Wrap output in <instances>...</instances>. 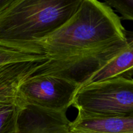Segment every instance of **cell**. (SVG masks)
Listing matches in <instances>:
<instances>
[{"instance_id":"cell-5","label":"cell","mask_w":133,"mask_h":133,"mask_svg":"<svg viewBox=\"0 0 133 133\" xmlns=\"http://www.w3.org/2000/svg\"><path fill=\"white\" fill-rule=\"evenodd\" d=\"M66 112H57L27 105L18 121L19 133H71Z\"/></svg>"},{"instance_id":"cell-10","label":"cell","mask_w":133,"mask_h":133,"mask_svg":"<svg viewBox=\"0 0 133 133\" xmlns=\"http://www.w3.org/2000/svg\"><path fill=\"white\" fill-rule=\"evenodd\" d=\"M47 60L44 55H32L0 47V66L23 62H43Z\"/></svg>"},{"instance_id":"cell-12","label":"cell","mask_w":133,"mask_h":133,"mask_svg":"<svg viewBox=\"0 0 133 133\" xmlns=\"http://www.w3.org/2000/svg\"><path fill=\"white\" fill-rule=\"evenodd\" d=\"M5 1H6V0H0V6L2 5L3 3H5Z\"/></svg>"},{"instance_id":"cell-1","label":"cell","mask_w":133,"mask_h":133,"mask_svg":"<svg viewBox=\"0 0 133 133\" xmlns=\"http://www.w3.org/2000/svg\"><path fill=\"white\" fill-rule=\"evenodd\" d=\"M127 40L121 18L105 2L82 0L62 26L35 43L37 53L47 59L81 55Z\"/></svg>"},{"instance_id":"cell-2","label":"cell","mask_w":133,"mask_h":133,"mask_svg":"<svg viewBox=\"0 0 133 133\" xmlns=\"http://www.w3.org/2000/svg\"><path fill=\"white\" fill-rule=\"evenodd\" d=\"M81 1L6 0L0 6V47L40 55L35 43L68 20Z\"/></svg>"},{"instance_id":"cell-8","label":"cell","mask_w":133,"mask_h":133,"mask_svg":"<svg viewBox=\"0 0 133 133\" xmlns=\"http://www.w3.org/2000/svg\"><path fill=\"white\" fill-rule=\"evenodd\" d=\"M127 37L128 39L127 46L95 72L82 87L113 78H132L133 75V32L127 31Z\"/></svg>"},{"instance_id":"cell-7","label":"cell","mask_w":133,"mask_h":133,"mask_svg":"<svg viewBox=\"0 0 133 133\" xmlns=\"http://www.w3.org/2000/svg\"><path fill=\"white\" fill-rule=\"evenodd\" d=\"M71 133H133V116L84 117L70 123Z\"/></svg>"},{"instance_id":"cell-11","label":"cell","mask_w":133,"mask_h":133,"mask_svg":"<svg viewBox=\"0 0 133 133\" xmlns=\"http://www.w3.org/2000/svg\"><path fill=\"white\" fill-rule=\"evenodd\" d=\"M122 16V19L133 21V0H109L105 1Z\"/></svg>"},{"instance_id":"cell-4","label":"cell","mask_w":133,"mask_h":133,"mask_svg":"<svg viewBox=\"0 0 133 133\" xmlns=\"http://www.w3.org/2000/svg\"><path fill=\"white\" fill-rule=\"evenodd\" d=\"M79 88L74 82L59 77L32 75L20 84L18 94L25 106L66 112Z\"/></svg>"},{"instance_id":"cell-3","label":"cell","mask_w":133,"mask_h":133,"mask_svg":"<svg viewBox=\"0 0 133 133\" xmlns=\"http://www.w3.org/2000/svg\"><path fill=\"white\" fill-rule=\"evenodd\" d=\"M71 106L81 116H133V79L116 77L81 87Z\"/></svg>"},{"instance_id":"cell-9","label":"cell","mask_w":133,"mask_h":133,"mask_svg":"<svg viewBox=\"0 0 133 133\" xmlns=\"http://www.w3.org/2000/svg\"><path fill=\"white\" fill-rule=\"evenodd\" d=\"M25 107L22 100L0 106V133H19L18 121Z\"/></svg>"},{"instance_id":"cell-6","label":"cell","mask_w":133,"mask_h":133,"mask_svg":"<svg viewBox=\"0 0 133 133\" xmlns=\"http://www.w3.org/2000/svg\"><path fill=\"white\" fill-rule=\"evenodd\" d=\"M41 62H18L0 66V106L20 101L19 87L33 75Z\"/></svg>"}]
</instances>
